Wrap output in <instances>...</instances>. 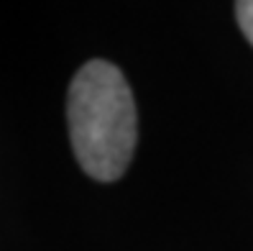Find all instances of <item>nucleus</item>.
<instances>
[{
  "mask_svg": "<svg viewBox=\"0 0 253 251\" xmlns=\"http://www.w3.org/2000/svg\"><path fill=\"white\" fill-rule=\"evenodd\" d=\"M69 139L84 174L118 180L136 149V102L123 72L105 59L87 62L67 95Z\"/></svg>",
  "mask_w": 253,
  "mask_h": 251,
  "instance_id": "nucleus-1",
  "label": "nucleus"
},
{
  "mask_svg": "<svg viewBox=\"0 0 253 251\" xmlns=\"http://www.w3.org/2000/svg\"><path fill=\"white\" fill-rule=\"evenodd\" d=\"M235 16H238V23H241L243 36L253 44V0H241V3H235Z\"/></svg>",
  "mask_w": 253,
  "mask_h": 251,
  "instance_id": "nucleus-2",
  "label": "nucleus"
}]
</instances>
